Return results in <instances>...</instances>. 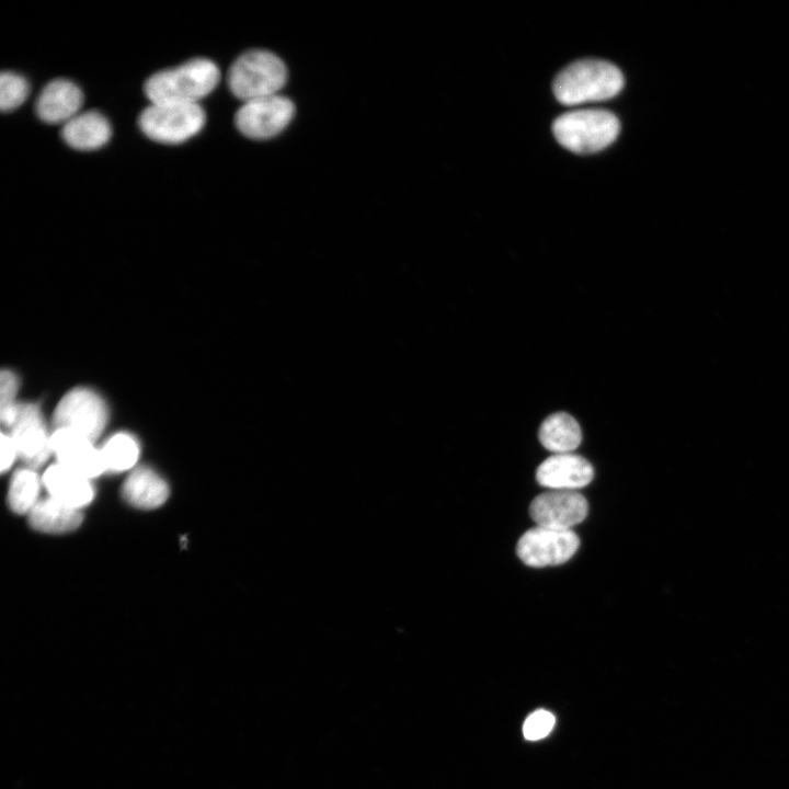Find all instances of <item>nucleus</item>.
<instances>
[{
  "instance_id": "f257e3e1",
  "label": "nucleus",
  "mask_w": 789,
  "mask_h": 789,
  "mask_svg": "<svg viewBox=\"0 0 789 789\" xmlns=\"http://www.w3.org/2000/svg\"><path fill=\"white\" fill-rule=\"evenodd\" d=\"M219 79L220 71L214 61L195 58L156 72L145 82L144 91L151 104H198Z\"/></svg>"
},
{
  "instance_id": "f03ea898",
  "label": "nucleus",
  "mask_w": 789,
  "mask_h": 789,
  "mask_svg": "<svg viewBox=\"0 0 789 789\" xmlns=\"http://www.w3.org/2000/svg\"><path fill=\"white\" fill-rule=\"evenodd\" d=\"M622 87V73L615 65L605 60L583 59L557 75L553 93L560 103L578 105L611 99Z\"/></svg>"
},
{
  "instance_id": "7ed1b4c3",
  "label": "nucleus",
  "mask_w": 789,
  "mask_h": 789,
  "mask_svg": "<svg viewBox=\"0 0 789 789\" xmlns=\"http://www.w3.org/2000/svg\"><path fill=\"white\" fill-rule=\"evenodd\" d=\"M287 77V68L278 56L265 49H252L232 62L227 83L236 98L247 102L278 94Z\"/></svg>"
},
{
  "instance_id": "20e7f679",
  "label": "nucleus",
  "mask_w": 789,
  "mask_h": 789,
  "mask_svg": "<svg viewBox=\"0 0 789 789\" xmlns=\"http://www.w3.org/2000/svg\"><path fill=\"white\" fill-rule=\"evenodd\" d=\"M619 129V121L613 113L597 108L564 113L552 125L559 144L581 155L606 148L617 138Z\"/></svg>"
},
{
  "instance_id": "39448f33",
  "label": "nucleus",
  "mask_w": 789,
  "mask_h": 789,
  "mask_svg": "<svg viewBox=\"0 0 789 789\" xmlns=\"http://www.w3.org/2000/svg\"><path fill=\"white\" fill-rule=\"evenodd\" d=\"M206 115L198 104H151L139 115V127L150 139L180 144L196 135Z\"/></svg>"
},
{
  "instance_id": "423d86ee",
  "label": "nucleus",
  "mask_w": 789,
  "mask_h": 789,
  "mask_svg": "<svg viewBox=\"0 0 789 789\" xmlns=\"http://www.w3.org/2000/svg\"><path fill=\"white\" fill-rule=\"evenodd\" d=\"M106 422L104 401L87 388H76L66 393L54 413L56 428L72 431L93 442L101 435Z\"/></svg>"
},
{
  "instance_id": "0eeeda50",
  "label": "nucleus",
  "mask_w": 789,
  "mask_h": 789,
  "mask_svg": "<svg viewBox=\"0 0 789 789\" xmlns=\"http://www.w3.org/2000/svg\"><path fill=\"white\" fill-rule=\"evenodd\" d=\"M579 546V537L571 529L536 526L522 535L516 552L525 564L542 568L564 563Z\"/></svg>"
},
{
  "instance_id": "6e6552de",
  "label": "nucleus",
  "mask_w": 789,
  "mask_h": 789,
  "mask_svg": "<svg viewBox=\"0 0 789 789\" xmlns=\"http://www.w3.org/2000/svg\"><path fill=\"white\" fill-rule=\"evenodd\" d=\"M295 111L288 98L275 94L244 102L236 113L235 123L244 136L266 139L284 130Z\"/></svg>"
},
{
  "instance_id": "1a4fd4ad",
  "label": "nucleus",
  "mask_w": 789,
  "mask_h": 789,
  "mask_svg": "<svg viewBox=\"0 0 789 789\" xmlns=\"http://www.w3.org/2000/svg\"><path fill=\"white\" fill-rule=\"evenodd\" d=\"M586 499L574 490H549L536 496L529 514L537 526L571 529L587 515Z\"/></svg>"
},
{
  "instance_id": "9d476101",
  "label": "nucleus",
  "mask_w": 789,
  "mask_h": 789,
  "mask_svg": "<svg viewBox=\"0 0 789 789\" xmlns=\"http://www.w3.org/2000/svg\"><path fill=\"white\" fill-rule=\"evenodd\" d=\"M9 433L19 457L30 468L42 466L53 454L52 434L48 433L39 409L35 404H20Z\"/></svg>"
},
{
  "instance_id": "9b49d317",
  "label": "nucleus",
  "mask_w": 789,
  "mask_h": 789,
  "mask_svg": "<svg viewBox=\"0 0 789 789\" xmlns=\"http://www.w3.org/2000/svg\"><path fill=\"white\" fill-rule=\"evenodd\" d=\"M52 448L58 464L89 479L105 471L101 450L93 441L78 433L56 428L52 434Z\"/></svg>"
},
{
  "instance_id": "f8f14e48",
  "label": "nucleus",
  "mask_w": 789,
  "mask_h": 789,
  "mask_svg": "<svg viewBox=\"0 0 789 789\" xmlns=\"http://www.w3.org/2000/svg\"><path fill=\"white\" fill-rule=\"evenodd\" d=\"M594 478L592 465L582 456L572 453L554 454L537 468V482L550 490H574L584 488Z\"/></svg>"
},
{
  "instance_id": "ddd939ff",
  "label": "nucleus",
  "mask_w": 789,
  "mask_h": 789,
  "mask_svg": "<svg viewBox=\"0 0 789 789\" xmlns=\"http://www.w3.org/2000/svg\"><path fill=\"white\" fill-rule=\"evenodd\" d=\"M83 103L81 89L70 80L55 79L48 82L39 93L35 110L45 123H67L79 114Z\"/></svg>"
},
{
  "instance_id": "4468645a",
  "label": "nucleus",
  "mask_w": 789,
  "mask_h": 789,
  "mask_svg": "<svg viewBox=\"0 0 789 789\" xmlns=\"http://www.w3.org/2000/svg\"><path fill=\"white\" fill-rule=\"evenodd\" d=\"M91 480L58 462L47 468L42 477L50 498L77 510L90 504L94 498Z\"/></svg>"
},
{
  "instance_id": "2eb2a0df",
  "label": "nucleus",
  "mask_w": 789,
  "mask_h": 789,
  "mask_svg": "<svg viewBox=\"0 0 789 789\" xmlns=\"http://www.w3.org/2000/svg\"><path fill=\"white\" fill-rule=\"evenodd\" d=\"M111 135L110 122L96 111L77 114L61 129L65 142L77 150L98 149L110 140Z\"/></svg>"
},
{
  "instance_id": "dca6fc26",
  "label": "nucleus",
  "mask_w": 789,
  "mask_h": 789,
  "mask_svg": "<svg viewBox=\"0 0 789 789\" xmlns=\"http://www.w3.org/2000/svg\"><path fill=\"white\" fill-rule=\"evenodd\" d=\"M168 483L152 469L139 467L125 479L122 495L130 505L152 510L161 506L169 498Z\"/></svg>"
},
{
  "instance_id": "f3484780",
  "label": "nucleus",
  "mask_w": 789,
  "mask_h": 789,
  "mask_svg": "<svg viewBox=\"0 0 789 789\" xmlns=\"http://www.w3.org/2000/svg\"><path fill=\"white\" fill-rule=\"evenodd\" d=\"M28 515L30 525L42 533L62 534L77 529L83 519L81 510L50 496L39 500Z\"/></svg>"
},
{
  "instance_id": "a211bd4d",
  "label": "nucleus",
  "mask_w": 789,
  "mask_h": 789,
  "mask_svg": "<svg viewBox=\"0 0 789 789\" xmlns=\"http://www.w3.org/2000/svg\"><path fill=\"white\" fill-rule=\"evenodd\" d=\"M541 445L554 454L572 453L582 441L578 421L565 412L550 414L544 420L538 432Z\"/></svg>"
},
{
  "instance_id": "6ab92c4d",
  "label": "nucleus",
  "mask_w": 789,
  "mask_h": 789,
  "mask_svg": "<svg viewBox=\"0 0 789 789\" xmlns=\"http://www.w3.org/2000/svg\"><path fill=\"white\" fill-rule=\"evenodd\" d=\"M43 484L42 479L33 468L16 470L10 481L8 503L16 514H28L39 501L38 493Z\"/></svg>"
},
{
  "instance_id": "aec40b11",
  "label": "nucleus",
  "mask_w": 789,
  "mask_h": 789,
  "mask_svg": "<svg viewBox=\"0 0 789 789\" xmlns=\"http://www.w3.org/2000/svg\"><path fill=\"white\" fill-rule=\"evenodd\" d=\"M105 471L122 472L135 466L139 457L138 442L127 433L110 437L100 449Z\"/></svg>"
},
{
  "instance_id": "412c9836",
  "label": "nucleus",
  "mask_w": 789,
  "mask_h": 789,
  "mask_svg": "<svg viewBox=\"0 0 789 789\" xmlns=\"http://www.w3.org/2000/svg\"><path fill=\"white\" fill-rule=\"evenodd\" d=\"M27 80L13 71H2L0 76V108L9 112L20 106L27 98Z\"/></svg>"
},
{
  "instance_id": "4be33fe9",
  "label": "nucleus",
  "mask_w": 789,
  "mask_h": 789,
  "mask_svg": "<svg viewBox=\"0 0 789 789\" xmlns=\"http://www.w3.org/2000/svg\"><path fill=\"white\" fill-rule=\"evenodd\" d=\"M1 386H0V414L2 424L10 427L14 422L19 405L15 402V396L18 392V378L11 370H2L1 373Z\"/></svg>"
},
{
  "instance_id": "5701e85b",
  "label": "nucleus",
  "mask_w": 789,
  "mask_h": 789,
  "mask_svg": "<svg viewBox=\"0 0 789 789\" xmlns=\"http://www.w3.org/2000/svg\"><path fill=\"white\" fill-rule=\"evenodd\" d=\"M554 725V717L547 710H537L529 714L523 724L527 740L535 741L547 736Z\"/></svg>"
},
{
  "instance_id": "b1692460",
  "label": "nucleus",
  "mask_w": 789,
  "mask_h": 789,
  "mask_svg": "<svg viewBox=\"0 0 789 789\" xmlns=\"http://www.w3.org/2000/svg\"><path fill=\"white\" fill-rule=\"evenodd\" d=\"M18 454L16 446L10 434L1 435V471L5 472L13 465Z\"/></svg>"
}]
</instances>
